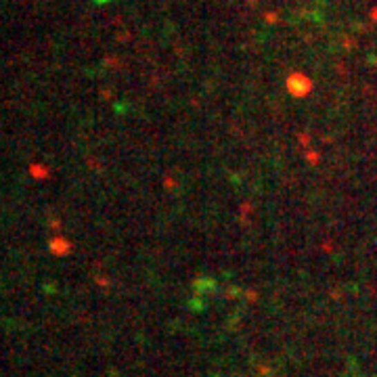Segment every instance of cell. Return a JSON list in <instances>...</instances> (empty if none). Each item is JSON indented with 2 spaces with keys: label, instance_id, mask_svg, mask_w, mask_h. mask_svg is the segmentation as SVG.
I'll return each mask as SVG.
<instances>
[{
  "label": "cell",
  "instance_id": "obj_1",
  "mask_svg": "<svg viewBox=\"0 0 377 377\" xmlns=\"http://www.w3.org/2000/svg\"><path fill=\"white\" fill-rule=\"evenodd\" d=\"M287 90L293 95V97H308L310 95V90H312V82H310V78H306L304 74H300V72H296L293 76H289V80H287Z\"/></svg>",
  "mask_w": 377,
  "mask_h": 377
},
{
  "label": "cell",
  "instance_id": "obj_2",
  "mask_svg": "<svg viewBox=\"0 0 377 377\" xmlns=\"http://www.w3.org/2000/svg\"><path fill=\"white\" fill-rule=\"evenodd\" d=\"M306 160L312 162V164H319V155L314 153V149H306Z\"/></svg>",
  "mask_w": 377,
  "mask_h": 377
},
{
  "label": "cell",
  "instance_id": "obj_3",
  "mask_svg": "<svg viewBox=\"0 0 377 377\" xmlns=\"http://www.w3.org/2000/svg\"><path fill=\"white\" fill-rule=\"evenodd\" d=\"M164 186L168 188V191H172V188L176 186V180H174L172 176H166V178H164Z\"/></svg>",
  "mask_w": 377,
  "mask_h": 377
}]
</instances>
